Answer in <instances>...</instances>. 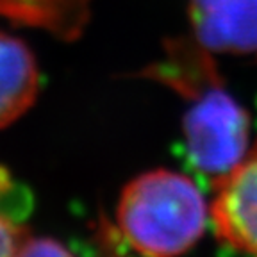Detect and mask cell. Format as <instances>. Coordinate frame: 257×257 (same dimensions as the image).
<instances>
[{
	"label": "cell",
	"mask_w": 257,
	"mask_h": 257,
	"mask_svg": "<svg viewBox=\"0 0 257 257\" xmlns=\"http://www.w3.org/2000/svg\"><path fill=\"white\" fill-rule=\"evenodd\" d=\"M200 43L173 45L157 73L161 80L193 98L184 116L186 149L193 166L221 177L248 152V114L225 91Z\"/></svg>",
	"instance_id": "1"
},
{
	"label": "cell",
	"mask_w": 257,
	"mask_h": 257,
	"mask_svg": "<svg viewBox=\"0 0 257 257\" xmlns=\"http://www.w3.org/2000/svg\"><path fill=\"white\" fill-rule=\"evenodd\" d=\"M209 205L191 177L152 170L128 182L116 205L127 245L143 257H179L197 245L207 225Z\"/></svg>",
	"instance_id": "2"
},
{
	"label": "cell",
	"mask_w": 257,
	"mask_h": 257,
	"mask_svg": "<svg viewBox=\"0 0 257 257\" xmlns=\"http://www.w3.org/2000/svg\"><path fill=\"white\" fill-rule=\"evenodd\" d=\"M209 214L225 245L257 257V143L230 172L214 179Z\"/></svg>",
	"instance_id": "3"
},
{
	"label": "cell",
	"mask_w": 257,
	"mask_h": 257,
	"mask_svg": "<svg viewBox=\"0 0 257 257\" xmlns=\"http://www.w3.org/2000/svg\"><path fill=\"white\" fill-rule=\"evenodd\" d=\"M189 18L197 43L209 50H257V0H191Z\"/></svg>",
	"instance_id": "4"
},
{
	"label": "cell",
	"mask_w": 257,
	"mask_h": 257,
	"mask_svg": "<svg viewBox=\"0 0 257 257\" xmlns=\"http://www.w3.org/2000/svg\"><path fill=\"white\" fill-rule=\"evenodd\" d=\"M38 84L40 77L31 50L20 40L0 32V128L31 107Z\"/></svg>",
	"instance_id": "5"
},
{
	"label": "cell",
	"mask_w": 257,
	"mask_h": 257,
	"mask_svg": "<svg viewBox=\"0 0 257 257\" xmlns=\"http://www.w3.org/2000/svg\"><path fill=\"white\" fill-rule=\"evenodd\" d=\"M11 189V181L6 172L0 170V257H15L18 248L31 234L16 214L8 209L6 198Z\"/></svg>",
	"instance_id": "6"
},
{
	"label": "cell",
	"mask_w": 257,
	"mask_h": 257,
	"mask_svg": "<svg viewBox=\"0 0 257 257\" xmlns=\"http://www.w3.org/2000/svg\"><path fill=\"white\" fill-rule=\"evenodd\" d=\"M15 257H75L63 243L52 237L29 236Z\"/></svg>",
	"instance_id": "7"
}]
</instances>
